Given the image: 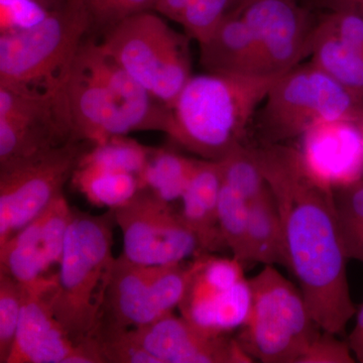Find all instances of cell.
Segmentation results:
<instances>
[{
  "label": "cell",
  "mask_w": 363,
  "mask_h": 363,
  "mask_svg": "<svg viewBox=\"0 0 363 363\" xmlns=\"http://www.w3.org/2000/svg\"><path fill=\"white\" fill-rule=\"evenodd\" d=\"M113 210L91 215L73 209L57 272L52 310L72 340L93 338L114 260Z\"/></svg>",
  "instance_id": "obj_3"
},
{
  "label": "cell",
  "mask_w": 363,
  "mask_h": 363,
  "mask_svg": "<svg viewBox=\"0 0 363 363\" xmlns=\"http://www.w3.org/2000/svg\"><path fill=\"white\" fill-rule=\"evenodd\" d=\"M236 4L238 0H190L180 25L190 39L202 44L211 37Z\"/></svg>",
  "instance_id": "obj_29"
},
{
  "label": "cell",
  "mask_w": 363,
  "mask_h": 363,
  "mask_svg": "<svg viewBox=\"0 0 363 363\" xmlns=\"http://www.w3.org/2000/svg\"><path fill=\"white\" fill-rule=\"evenodd\" d=\"M71 182L91 204L109 210L128 204L140 191V181L135 174L89 166H78Z\"/></svg>",
  "instance_id": "obj_23"
},
{
  "label": "cell",
  "mask_w": 363,
  "mask_h": 363,
  "mask_svg": "<svg viewBox=\"0 0 363 363\" xmlns=\"http://www.w3.org/2000/svg\"><path fill=\"white\" fill-rule=\"evenodd\" d=\"M259 111L266 143L302 136L324 121L363 114V98L353 94L313 62L294 67L277 81Z\"/></svg>",
  "instance_id": "obj_7"
},
{
  "label": "cell",
  "mask_w": 363,
  "mask_h": 363,
  "mask_svg": "<svg viewBox=\"0 0 363 363\" xmlns=\"http://www.w3.org/2000/svg\"><path fill=\"white\" fill-rule=\"evenodd\" d=\"M152 150L126 135L113 136L106 142L91 145L81 157L78 166L138 176L145 168Z\"/></svg>",
  "instance_id": "obj_24"
},
{
  "label": "cell",
  "mask_w": 363,
  "mask_h": 363,
  "mask_svg": "<svg viewBox=\"0 0 363 363\" xmlns=\"http://www.w3.org/2000/svg\"><path fill=\"white\" fill-rule=\"evenodd\" d=\"M311 62L353 94L363 98V52L320 26L313 28Z\"/></svg>",
  "instance_id": "obj_21"
},
{
  "label": "cell",
  "mask_w": 363,
  "mask_h": 363,
  "mask_svg": "<svg viewBox=\"0 0 363 363\" xmlns=\"http://www.w3.org/2000/svg\"><path fill=\"white\" fill-rule=\"evenodd\" d=\"M250 203L222 183L218 204V223L225 247L234 259L248 264Z\"/></svg>",
  "instance_id": "obj_26"
},
{
  "label": "cell",
  "mask_w": 363,
  "mask_h": 363,
  "mask_svg": "<svg viewBox=\"0 0 363 363\" xmlns=\"http://www.w3.org/2000/svg\"><path fill=\"white\" fill-rule=\"evenodd\" d=\"M197 159L169 150H152L145 168L138 174L140 190L167 203L182 199L194 172Z\"/></svg>",
  "instance_id": "obj_22"
},
{
  "label": "cell",
  "mask_w": 363,
  "mask_h": 363,
  "mask_svg": "<svg viewBox=\"0 0 363 363\" xmlns=\"http://www.w3.org/2000/svg\"><path fill=\"white\" fill-rule=\"evenodd\" d=\"M301 156L317 180L332 189L363 178V140L354 121H324L302 135Z\"/></svg>",
  "instance_id": "obj_16"
},
{
  "label": "cell",
  "mask_w": 363,
  "mask_h": 363,
  "mask_svg": "<svg viewBox=\"0 0 363 363\" xmlns=\"http://www.w3.org/2000/svg\"><path fill=\"white\" fill-rule=\"evenodd\" d=\"M234 9L255 35L269 73H285L310 54L313 28L296 0H240Z\"/></svg>",
  "instance_id": "obj_12"
},
{
  "label": "cell",
  "mask_w": 363,
  "mask_h": 363,
  "mask_svg": "<svg viewBox=\"0 0 363 363\" xmlns=\"http://www.w3.org/2000/svg\"><path fill=\"white\" fill-rule=\"evenodd\" d=\"M60 99L74 138L91 145L131 133L111 91L74 59L60 85Z\"/></svg>",
  "instance_id": "obj_15"
},
{
  "label": "cell",
  "mask_w": 363,
  "mask_h": 363,
  "mask_svg": "<svg viewBox=\"0 0 363 363\" xmlns=\"http://www.w3.org/2000/svg\"><path fill=\"white\" fill-rule=\"evenodd\" d=\"M113 213L123 236V255L130 262L164 266L201 253L195 233L181 213L147 191L140 190Z\"/></svg>",
  "instance_id": "obj_10"
},
{
  "label": "cell",
  "mask_w": 363,
  "mask_h": 363,
  "mask_svg": "<svg viewBox=\"0 0 363 363\" xmlns=\"http://www.w3.org/2000/svg\"><path fill=\"white\" fill-rule=\"evenodd\" d=\"M86 35H90L89 21L77 0H67L28 28L2 32L0 82L57 87Z\"/></svg>",
  "instance_id": "obj_5"
},
{
  "label": "cell",
  "mask_w": 363,
  "mask_h": 363,
  "mask_svg": "<svg viewBox=\"0 0 363 363\" xmlns=\"http://www.w3.org/2000/svg\"><path fill=\"white\" fill-rule=\"evenodd\" d=\"M221 187L219 162L197 160L193 175L181 199L183 202L181 215L195 233L201 253L217 252L226 247L218 223Z\"/></svg>",
  "instance_id": "obj_19"
},
{
  "label": "cell",
  "mask_w": 363,
  "mask_h": 363,
  "mask_svg": "<svg viewBox=\"0 0 363 363\" xmlns=\"http://www.w3.org/2000/svg\"><path fill=\"white\" fill-rule=\"evenodd\" d=\"M334 200L348 257L363 264V178L334 189Z\"/></svg>",
  "instance_id": "obj_27"
},
{
  "label": "cell",
  "mask_w": 363,
  "mask_h": 363,
  "mask_svg": "<svg viewBox=\"0 0 363 363\" xmlns=\"http://www.w3.org/2000/svg\"><path fill=\"white\" fill-rule=\"evenodd\" d=\"M35 1H37L38 4L44 7L45 11H51L63 6L66 0H35Z\"/></svg>",
  "instance_id": "obj_37"
},
{
  "label": "cell",
  "mask_w": 363,
  "mask_h": 363,
  "mask_svg": "<svg viewBox=\"0 0 363 363\" xmlns=\"http://www.w3.org/2000/svg\"><path fill=\"white\" fill-rule=\"evenodd\" d=\"M357 362L347 341L335 334L320 330L313 339L298 363H354Z\"/></svg>",
  "instance_id": "obj_32"
},
{
  "label": "cell",
  "mask_w": 363,
  "mask_h": 363,
  "mask_svg": "<svg viewBox=\"0 0 363 363\" xmlns=\"http://www.w3.org/2000/svg\"><path fill=\"white\" fill-rule=\"evenodd\" d=\"M130 333L159 363H250L236 338L212 335L173 313Z\"/></svg>",
  "instance_id": "obj_14"
},
{
  "label": "cell",
  "mask_w": 363,
  "mask_h": 363,
  "mask_svg": "<svg viewBox=\"0 0 363 363\" xmlns=\"http://www.w3.org/2000/svg\"><path fill=\"white\" fill-rule=\"evenodd\" d=\"M73 216L62 194L30 223L0 245V272L23 286L47 277L63 253L67 230Z\"/></svg>",
  "instance_id": "obj_13"
},
{
  "label": "cell",
  "mask_w": 363,
  "mask_h": 363,
  "mask_svg": "<svg viewBox=\"0 0 363 363\" xmlns=\"http://www.w3.org/2000/svg\"><path fill=\"white\" fill-rule=\"evenodd\" d=\"M248 281L252 309L236 340L253 360L298 363L321 330L313 321L300 289L274 266H264Z\"/></svg>",
  "instance_id": "obj_6"
},
{
  "label": "cell",
  "mask_w": 363,
  "mask_h": 363,
  "mask_svg": "<svg viewBox=\"0 0 363 363\" xmlns=\"http://www.w3.org/2000/svg\"><path fill=\"white\" fill-rule=\"evenodd\" d=\"M283 74L192 76L169 107L166 135L202 159L219 161L245 143L257 109Z\"/></svg>",
  "instance_id": "obj_2"
},
{
  "label": "cell",
  "mask_w": 363,
  "mask_h": 363,
  "mask_svg": "<svg viewBox=\"0 0 363 363\" xmlns=\"http://www.w3.org/2000/svg\"><path fill=\"white\" fill-rule=\"evenodd\" d=\"M200 62L208 73L271 75L247 23L233 9L206 42L200 44Z\"/></svg>",
  "instance_id": "obj_18"
},
{
  "label": "cell",
  "mask_w": 363,
  "mask_h": 363,
  "mask_svg": "<svg viewBox=\"0 0 363 363\" xmlns=\"http://www.w3.org/2000/svg\"><path fill=\"white\" fill-rule=\"evenodd\" d=\"M222 183L245 198L248 203L257 199L269 190L252 149L238 145L219 160Z\"/></svg>",
  "instance_id": "obj_25"
},
{
  "label": "cell",
  "mask_w": 363,
  "mask_h": 363,
  "mask_svg": "<svg viewBox=\"0 0 363 363\" xmlns=\"http://www.w3.org/2000/svg\"><path fill=\"white\" fill-rule=\"evenodd\" d=\"M93 338L104 363H159L135 340L130 329L98 327Z\"/></svg>",
  "instance_id": "obj_31"
},
{
  "label": "cell",
  "mask_w": 363,
  "mask_h": 363,
  "mask_svg": "<svg viewBox=\"0 0 363 363\" xmlns=\"http://www.w3.org/2000/svg\"><path fill=\"white\" fill-rule=\"evenodd\" d=\"M355 123H357L358 128H359L360 133H362V140H363V114L362 116L359 117V118L357 119Z\"/></svg>",
  "instance_id": "obj_38"
},
{
  "label": "cell",
  "mask_w": 363,
  "mask_h": 363,
  "mask_svg": "<svg viewBox=\"0 0 363 363\" xmlns=\"http://www.w3.org/2000/svg\"><path fill=\"white\" fill-rule=\"evenodd\" d=\"M348 344L357 362L363 363V304L358 310L354 328L348 336Z\"/></svg>",
  "instance_id": "obj_35"
},
{
  "label": "cell",
  "mask_w": 363,
  "mask_h": 363,
  "mask_svg": "<svg viewBox=\"0 0 363 363\" xmlns=\"http://www.w3.org/2000/svg\"><path fill=\"white\" fill-rule=\"evenodd\" d=\"M240 0H238V2H240Z\"/></svg>",
  "instance_id": "obj_39"
},
{
  "label": "cell",
  "mask_w": 363,
  "mask_h": 363,
  "mask_svg": "<svg viewBox=\"0 0 363 363\" xmlns=\"http://www.w3.org/2000/svg\"><path fill=\"white\" fill-rule=\"evenodd\" d=\"M76 61L108 88L133 131L167 133L169 107L136 82L99 43L85 40L76 55Z\"/></svg>",
  "instance_id": "obj_17"
},
{
  "label": "cell",
  "mask_w": 363,
  "mask_h": 363,
  "mask_svg": "<svg viewBox=\"0 0 363 363\" xmlns=\"http://www.w3.org/2000/svg\"><path fill=\"white\" fill-rule=\"evenodd\" d=\"M286 267L283 226L271 190L250 203L248 264Z\"/></svg>",
  "instance_id": "obj_20"
},
{
  "label": "cell",
  "mask_w": 363,
  "mask_h": 363,
  "mask_svg": "<svg viewBox=\"0 0 363 363\" xmlns=\"http://www.w3.org/2000/svg\"><path fill=\"white\" fill-rule=\"evenodd\" d=\"M23 289L18 281L0 272V362L7 363L13 350L21 310Z\"/></svg>",
  "instance_id": "obj_28"
},
{
  "label": "cell",
  "mask_w": 363,
  "mask_h": 363,
  "mask_svg": "<svg viewBox=\"0 0 363 363\" xmlns=\"http://www.w3.org/2000/svg\"><path fill=\"white\" fill-rule=\"evenodd\" d=\"M318 26L363 52L362 14L347 11H330L319 21Z\"/></svg>",
  "instance_id": "obj_33"
},
{
  "label": "cell",
  "mask_w": 363,
  "mask_h": 363,
  "mask_svg": "<svg viewBox=\"0 0 363 363\" xmlns=\"http://www.w3.org/2000/svg\"><path fill=\"white\" fill-rule=\"evenodd\" d=\"M190 0H156L154 11L169 20L180 23Z\"/></svg>",
  "instance_id": "obj_34"
},
{
  "label": "cell",
  "mask_w": 363,
  "mask_h": 363,
  "mask_svg": "<svg viewBox=\"0 0 363 363\" xmlns=\"http://www.w3.org/2000/svg\"><path fill=\"white\" fill-rule=\"evenodd\" d=\"M278 207L286 269L297 279L313 321L329 333H342L357 313L347 278L334 189L306 168L300 150L281 143L252 149Z\"/></svg>",
  "instance_id": "obj_1"
},
{
  "label": "cell",
  "mask_w": 363,
  "mask_h": 363,
  "mask_svg": "<svg viewBox=\"0 0 363 363\" xmlns=\"http://www.w3.org/2000/svg\"><path fill=\"white\" fill-rule=\"evenodd\" d=\"M84 9L90 33L111 30L133 14L154 11L156 0H77Z\"/></svg>",
  "instance_id": "obj_30"
},
{
  "label": "cell",
  "mask_w": 363,
  "mask_h": 363,
  "mask_svg": "<svg viewBox=\"0 0 363 363\" xmlns=\"http://www.w3.org/2000/svg\"><path fill=\"white\" fill-rule=\"evenodd\" d=\"M91 143L73 140L0 167V245L63 194Z\"/></svg>",
  "instance_id": "obj_9"
},
{
  "label": "cell",
  "mask_w": 363,
  "mask_h": 363,
  "mask_svg": "<svg viewBox=\"0 0 363 363\" xmlns=\"http://www.w3.org/2000/svg\"><path fill=\"white\" fill-rule=\"evenodd\" d=\"M56 286L57 274L23 286L20 325L7 363H104L94 339L74 342L57 319L52 310Z\"/></svg>",
  "instance_id": "obj_11"
},
{
  "label": "cell",
  "mask_w": 363,
  "mask_h": 363,
  "mask_svg": "<svg viewBox=\"0 0 363 363\" xmlns=\"http://www.w3.org/2000/svg\"><path fill=\"white\" fill-rule=\"evenodd\" d=\"M197 264V257L188 264L164 266L135 264L123 255L116 257L98 327L138 328L173 313L185 297Z\"/></svg>",
  "instance_id": "obj_8"
},
{
  "label": "cell",
  "mask_w": 363,
  "mask_h": 363,
  "mask_svg": "<svg viewBox=\"0 0 363 363\" xmlns=\"http://www.w3.org/2000/svg\"><path fill=\"white\" fill-rule=\"evenodd\" d=\"M189 39L149 11L117 23L99 44L136 82L169 108L193 76Z\"/></svg>",
  "instance_id": "obj_4"
},
{
  "label": "cell",
  "mask_w": 363,
  "mask_h": 363,
  "mask_svg": "<svg viewBox=\"0 0 363 363\" xmlns=\"http://www.w3.org/2000/svg\"><path fill=\"white\" fill-rule=\"evenodd\" d=\"M330 11H352L363 16V0H323Z\"/></svg>",
  "instance_id": "obj_36"
}]
</instances>
